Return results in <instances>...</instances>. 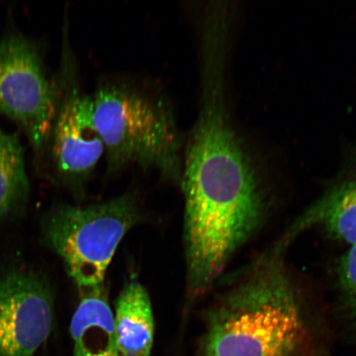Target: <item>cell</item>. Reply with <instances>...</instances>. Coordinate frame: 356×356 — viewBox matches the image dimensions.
I'll list each match as a JSON object with an SVG mask.
<instances>
[{
    "label": "cell",
    "mask_w": 356,
    "mask_h": 356,
    "mask_svg": "<svg viewBox=\"0 0 356 356\" xmlns=\"http://www.w3.org/2000/svg\"><path fill=\"white\" fill-rule=\"evenodd\" d=\"M29 194L25 150L19 134L0 127V225L24 210Z\"/></svg>",
    "instance_id": "8fae6325"
},
{
    "label": "cell",
    "mask_w": 356,
    "mask_h": 356,
    "mask_svg": "<svg viewBox=\"0 0 356 356\" xmlns=\"http://www.w3.org/2000/svg\"><path fill=\"white\" fill-rule=\"evenodd\" d=\"M140 218L139 206L131 194L87 207L58 204L44 217L42 234L83 291L104 284L120 243Z\"/></svg>",
    "instance_id": "277c9868"
},
{
    "label": "cell",
    "mask_w": 356,
    "mask_h": 356,
    "mask_svg": "<svg viewBox=\"0 0 356 356\" xmlns=\"http://www.w3.org/2000/svg\"><path fill=\"white\" fill-rule=\"evenodd\" d=\"M339 282L347 307L356 316V245L350 247L341 258Z\"/></svg>",
    "instance_id": "7c38bea8"
},
{
    "label": "cell",
    "mask_w": 356,
    "mask_h": 356,
    "mask_svg": "<svg viewBox=\"0 0 356 356\" xmlns=\"http://www.w3.org/2000/svg\"><path fill=\"white\" fill-rule=\"evenodd\" d=\"M306 336L296 289L269 258L209 312L200 356H296Z\"/></svg>",
    "instance_id": "7a4b0ae2"
},
{
    "label": "cell",
    "mask_w": 356,
    "mask_h": 356,
    "mask_svg": "<svg viewBox=\"0 0 356 356\" xmlns=\"http://www.w3.org/2000/svg\"><path fill=\"white\" fill-rule=\"evenodd\" d=\"M58 99L46 153L38 171L56 184L79 189L104 157V145L93 114L92 97L80 86L76 59L64 26Z\"/></svg>",
    "instance_id": "5b68a950"
},
{
    "label": "cell",
    "mask_w": 356,
    "mask_h": 356,
    "mask_svg": "<svg viewBox=\"0 0 356 356\" xmlns=\"http://www.w3.org/2000/svg\"><path fill=\"white\" fill-rule=\"evenodd\" d=\"M58 99L56 78H50L32 40L15 29L0 39V113L28 138L35 166L46 153Z\"/></svg>",
    "instance_id": "8992f818"
},
{
    "label": "cell",
    "mask_w": 356,
    "mask_h": 356,
    "mask_svg": "<svg viewBox=\"0 0 356 356\" xmlns=\"http://www.w3.org/2000/svg\"><path fill=\"white\" fill-rule=\"evenodd\" d=\"M113 314L119 356H150L154 335L152 305L137 280L124 286Z\"/></svg>",
    "instance_id": "9c48e42d"
},
{
    "label": "cell",
    "mask_w": 356,
    "mask_h": 356,
    "mask_svg": "<svg viewBox=\"0 0 356 356\" xmlns=\"http://www.w3.org/2000/svg\"><path fill=\"white\" fill-rule=\"evenodd\" d=\"M180 184L188 289L195 298L211 287L264 218L259 181L225 106L199 108L185 140Z\"/></svg>",
    "instance_id": "6da1fadb"
},
{
    "label": "cell",
    "mask_w": 356,
    "mask_h": 356,
    "mask_svg": "<svg viewBox=\"0 0 356 356\" xmlns=\"http://www.w3.org/2000/svg\"><path fill=\"white\" fill-rule=\"evenodd\" d=\"M314 226L350 247L356 245V177L342 181L324 195L293 222L284 238L289 241Z\"/></svg>",
    "instance_id": "30bf717a"
},
{
    "label": "cell",
    "mask_w": 356,
    "mask_h": 356,
    "mask_svg": "<svg viewBox=\"0 0 356 356\" xmlns=\"http://www.w3.org/2000/svg\"><path fill=\"white\" fill-rule=\"evenodd\" d=\"M74 356H119L111 311L104 284L83 289L71 320Z\"/></svg>",
    "instance_id": "ba28073f"
},
{
    "label": "cell",
    "mask_w": 356,
    "mask_h": 356,
    "mask_svg": "<svg viewBox=\"0 0 356 356\" xmlns=\"http://www.w3.org/2000/svg\"><path fill=\"white\" fill-rule=\"evenodd\" d=\"M47 278L26 266L0 273V356H34L54 324Z\"/></svg>",
    "instance_id": "52a82bcc"
},
{
    "label": "cell",
    "mask_w": 356,
    "mask_h": 356,
    "mask_svg": "<svg viewBox=\"0 0 356 356\" xmlns=\"http://www.w3.org/2000/svg\"><path fill=\"white\" fill-rule=\"evenodd\" d=\"M92 97L109 172L137 165L180 181L185 140L167 100L119 82L102 84Z\"/></svg>",
    "instance_id": "3957f363"
}]
</instances>
